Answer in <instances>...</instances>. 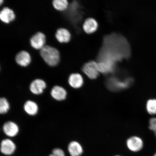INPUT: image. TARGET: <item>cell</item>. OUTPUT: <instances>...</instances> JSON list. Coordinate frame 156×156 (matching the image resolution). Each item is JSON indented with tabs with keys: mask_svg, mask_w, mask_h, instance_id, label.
Here are the masks:
<instances>
[{
	"mask_svg": "<svg viewBox=\"0 0 156 156\" xmlns=\"http://www.w3.org/2000/svg\"><path fill=\"white\" fill-rule=\"evenodd\" d=\"M68 83L70 86L74 89L80 88L84 83L83 77L79 73H72L69 75L67 80Z\"/></svg>",
	"mask_w": 156,
	"mask_h": 156,
	"instance_id": "52a82bcc",
	"label": "cell"
},
{
	"mask_svg": "<svg viewBox=\"0 0 156 156\" xmlns=\"http://www.w3.org/2000/svg\"><path fill=\"white\" fill-rule=\"evenodd\" d=\"M130 83V81L129 80L124 81H120L112 79L108 83V87L111 90H119L127 88L129 87Z\"/></svg>",
	"mask_w": 156,
	"mask_h": 156,
	"instance_id": "5bb4252c",
	"label": "cell"
},
{
	"mask_svg": "<svg viewBox=\"0 0 156 156\" xmlns=\"http://www.w3.org/2000/svg\"><path fill=\"white\" fill-rule=\"evenodd\" d=\"M24 109L25 112L30 116H34L38 112V106L34 101L28 100L25 103Z\"/></svg>",
	"mask_w": 156,
	"mask_h": 156,
	"instance_id": "e0dca14e",
	"label": "cell"
},
{
	"mask_svg": "<svg viewBox=\"0 0 156 156\" xmlns=\"http://www.w3.org/2000/svg\"><path fill=\"white\" fill-rule=\"evenodd\" d=\"M98 68L99 73L106 74L112 73L114 69L115 66L104 62H99Z\"/></svg>",
	"mask_w": 156,
	"mask_h": 156,
	"instance_id": "d6986e66",
	"label": "cell"
},
{
	"mask_svg": "<svg viewBox=\"0 0 156 156\" xmlns=\"http://www.w3.org/2000/svg\"><path fill=\"white\" fill-rule=\"evenodd\" d=\"M55 37L60 43H67L71 40V33L67 29L60 28L57 29L55 34Z\"/></svg>",
	"mask_w": 156,
	"mask_h": 156,
	"instance_id": "4fadbf2b",
	"label": "cell"
},
{
	"mask_svg": "<svg viewBox=\"0 0 156 156\" xmlns=\"http://www.w3.org/2000/svg\"><path fill=\"white\" fill-rule=\"evenodd\" d=\"M52 4L55 9L60 12L66 11L69 5L68 0H53Z\"/></svg>",
	"mask_w": 156,
	"mask_h": 156,
	"instance_id": "ac0fdd59",
	"label": "cell"
},
{
	"mask_svg": "<svg viewBox=\"0 0 156 156\" xmlns=\"http://www.w3.org/2000/svg\"><path fill=\"white\" fill-rule=\"evenodd\" d=\"M154 156H156V153L154 155Z\"/></svg>",
	"mask_w": 156,
	"mask_h": 156,
	"instance_id": "484cf974",
	"label": "cell"
},
{
	"mask_svg": "<svg viewBox=\"0 0 156 156\" xmlns=\"http://www.w3.org/2000/svg\"><path fill=\"white\" fill-rule=\"evenodd\" d=\"M9 108L8 101L5 98H2L0 99V113L2 114H6L8 112Z\"/></svg>",
	"mask_w": 156,
	"mask_h": 156,
	"instance_id": "ffe728a7",
	"label": "cell"
},
{
	"mask_svg": "<svg viewBox=\"0 0 156 156\" xmlns=\"http://www.w3.org/2000/svg\"><path fill=\"white\" fill-rule=\"evenodd\" d=\"M16 148L15 143L10 139L3 140L1 142V152L5 155H12L15 153Z\"/></svg>",
	"mask_w": 156,
	"mask_h": 156,
	"instance_id": "8992f818",
	"label": "cell"
},
{
	"mask_svg": "<svg viewBox=\"0 0 156 156\" xmlns=\"http://www.w3.org/2000/svg\"><path fill=\"white\" fill-rule=\"evenodd\" d=\"M16 63L22 67H26L29 65L31 61V58L28 52L22 50L18 52L15 58Z\"/></svg>",
	"mask_w": 156,
	"mask_h": 156,
	"instance_id": "9c48e42d",
	"label": "cell"
},
{
	"mask_svg": "<svg viewBox=\"0 0 156 156\" xmlns=\"http://www.w3.org/2000/svg\"><path fill=\"white\" fill-rule=\"evenodd\" d=\"M51 95L52 98L57 101L65 100L67 96V92L64 87L59 85H55L52 88Z\"/></svg>",
	"mask_w": 156,
	"mask_h": 156,
	"instance_id": "7c38bea8",
	"label": "cell"
},
{
	"mask_svg": "<svg viewBox=\"0 0 156 156\" xmlns=\"http://www.w3.org/2000/svg\"><path fill=\"white\" fill-rule=\"evenodd\" d=\"M126 145L129 149L133 152L140 151L143 146V142L141 138L137 136H133L128 138Z\"/></svg>",
	"mask_w": 156,
	"mask_h": 156,
	"instance_id": "8fae6325",
	"label": "cell"
},
{
	"mask_svg": "<svg viewBox=\"0 0 156 156\" xmlns=\"http://www.w3.org/2000/svg\"><path fill=\"white\" fill-rule=\"evenodd\" d=\"M46 87V82L40 79L34 80L31 82L29 85V89L31 93L36 95L41 94Z\"/></svg>",
	"mask_w": 156,
	"mask_h": 156,
	"instance_id": "5b68a950",
	"label": "cell"
},
{
	"mask_svg": "<svg viewBox=\"0 0 156 156\" xmlns=\"http://www.w3.org/2000/svg\"><path fill=\"white\" fill-rule=\"evenodd\" d=\"M15 18V15L12 9L8 7L0 6V20L5 24L12 22Z\"/></svg>",
	"mask_w": 156,
	"mask_h": 156,
	"instance_id": "ba28073f",
	"label": "cell"
},
{
	"mask_svg": "<svg viewBox=\"0 0 156 156\" xmlns=\"http://www.w3.org/2000/svg\"><path fill=\"white\" fill-rule=\"evenodd\" d=\"M149 128L150 129L154 132H156V118H152L149 121Z\"/></svg>",
	"mask_w": 156,
	"mask_h": 156,
	"instance_id": "603a6c76",
	"label": "cell"
},
{
	"mask_svg": "<svg viewBox=\"0 0 156 156\" xmlns=\"http://www.w3.org/2000/svg\"><path fill=\"white\" fill-rule=\"evenodd\" d=\"M49 156H56L55 155H54V154H50L49 155Z\"/></svg>",
	"mask_w": 156,
	"mask_h": 156,
	"instance_id": "cb8c5ba5",
	"label": "cell"
},
{
	"mask_svg": "<svg viewBox=\"0 0 156 156\" xmlns=\"http://www.w3.org/2000/svg\"><path fill=\"white\" fill-rule=\"evenodd\" d=\"M129 55V47L126 39L118 35L112 34L105 38L99 61L115 66V62L127 58Z\"/></svg>",
	"mask_w": 156,
	"mask_h": 156,
	"instance_id": "6da1fadb",
	"label": "cell"
},
{
	"mask_svg": "<svg viewBox=\"0 0 156 156\" xmlns=\"http://www.w3.org/2000/svg\"><path fill=\"white\" fill-rule=\"evenodd\" d=\"M40 51L43 59L48 66L54 67L59 63L60 53L56 48L46 44Z\"/></svg>",
	"mask_w": 156,
	"mask_h": 156,
	"instance_id": "7a4b0ae2",
	"label": "cell"
},
{
	"mask_svg": "<svg viewBox=\"0 0 156 156\" xmlns=\"http://www.w3.org/2000/svg\"></svg>",
	"mask_w": 156,
	"mask_h": 156,
	"instance_id": "4316f807",
	"label": "cell"
},
{
	"mask_svg": "<svg viewBox=\"0 0 156 156\" xmlns=\"http://www.w3.org/2000/svg\"><path fill=\"white\" fill-rule=\"evenodd\" d=\"M68 151L71 156H80L83 152L82 146L79 142L72 141L68 146Z\"/></svg>",
	"mask_w": 156,
	"mask_h": 156,
	"instance_id": "2e32d148",
	"label": "cell"
},
{
	"mask_svg": "<svg viewBox=\"0 0 156 156\" xmlns=\"http://www.w3.org/2000/svg\"><path fill=\"white\" fill-rule=\"evenodd\" d=\"M52 154L56 156H66L65 153L63 150L60 148H55L52 151Z\"/></svg>",
	"mask_w": 156,
	"mask_h": 156,
	"instance_id": "7402d4cb",
	"label": "cell"
},
{
	"mask_svg": "<svg viewBox=\"0 0 156 156\" xmlns=\"http://www.w3.org/2000/svg\"><path fill=\"white\" fill-rule=\"evenodd\" d=\"M30 42L33 48L37 50H40L46 45V36L42 32H37L31 37Z\"/></svg>",
	"mask_w": 156,
	"mask_h": 156,
	"instance_id": "277c9868",
	"label": "cell"
},
{
	"mask_svg": "<svg viewBox=\"0 0 156 156\" xmlns=\"http://www.w3.org/2000/svg\"><path fill=\"white\" fill-rule=\"evenodd\" d=\"M154 133H155V135L156 136V132H154Z\"/></svg>",
	"mask_w": 156,
	"mask_h": 156,
	"instance_id": "d4e9b609",
	"label": "cell"
},
{
	"mask_svg": "<svg viewBox=\"0 0 156 156\" xmlns=\"http://www.w3.org/2000/svg\"><path fill=\"white\" fill-rule=\"evenodd\" d=\"M3 129L5 135L10 137L17 136L19 131L18 125L15 122L12 121L5 122L3 125Z\"/></svg>",
	"mask_w": 156,
	"mask_h": 156,
	"instance_id": "30bf717a",
	"label": "cell"
},
{
	"mask_svg": "<svg viewBox=\"0 0 156 156\" xmlns=\"http://www.w3.org/2000/svg\"><path fill=\"white\" fill-rule=\"evenodd\" d=\"M98 24L94 19L89 18L85 21L83 25V28L84 32L87 34H91L97 30Z\"/></svg>",
	"mask_w": 156,
	"mask_h": 156,
	"instance_id": "9a60e30c",
	"label": "cell"
},
{
	"mask_svg": "<svg viewBox=\"0 0 156 156\" xmlns=\"http://www.w3.org/2000/svg\"><path fill=\"white\" fill-rule=\"evenodd\" d=\"M81 70L89 79H97L99 75L98 64L94 61L89 62L84 64Z\"/></svg>",
	"mask_w": 156,
	"mask_h": 156,
	"instance_id": "3957f363",
	"label": "cell"
},
{
	"mask_svg": "<svg viewBox=\"0 0 156 156\" xmlns=\"http://www.w3.org/2000/svg\"><path fill=\"white\" fill-rule=\"evenodd\" d=\"M146 110L149 114H156V99H149L146 103Z\"/></svg>",
	"mask_w": 156,
	"mask_h": 156,
	"instance_id": "44dd1931",
	"label": "cell"
}]
</instances>
